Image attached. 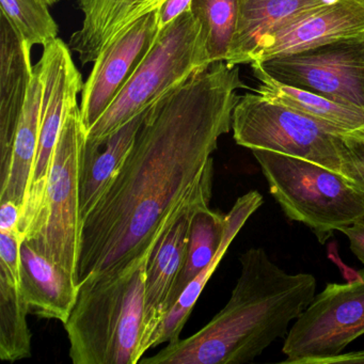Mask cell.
Wrapping results in <instances>:
<instances>
[{
	"mask_svg": "<svg viewBox=\"0 0 364 364\" xmlns=\"http://www.w3.org/2000/svg\"><path fill=\"white\" fill-rule=\"evenodd\" d=\"M238 65L210 63L157 100L131 152L82 221L78 285L127 267L157 244L196 186L245 88Z\"/></svg>",
	"mask_w": 364,
	"mask_h": 364,
	"instance_id": "6da1fadb",
	"label": "cell"
},
{
	"mask_svg": "<svg viewBox=\"0 0 364 364\" xmlns=\"http://www.w3.org/2000/svg\"><path fill=\"white\" fill-rule=\"evenodd\" d=\"M240 276L225 308L189 338L168 343L142 364H242L252 362L274 341L287 338L315 297L313 274H291L263 248L240 257Z\"/></svg>",
	"mask_w": 364,
	"mask_h": 364,
	"instance_id": "7a4b0ae2",
	"label": "cell"
},
{
	"mask_svg": "<svg viewBox=\"0 0 364 364\" xmlns=\"http://www.w3.org/2000/svg\"><path fill=\"white\" fill-rule=\"evenodd\" d=\"M155 246L123 269L89 277L78 285L75 304L63 323L74 364L139 363L146 264Z\"/></svg>",
	"mask_w": 364,
	"mask_h": 364,
	"instance_id": "3957f363",
	"label": "cell"
},
{
	"mask_svg": "<svg viewBox=\"0 0 364 364\" xmlns=\"http://www.w3.org/2000/svg\"><path fill=\"white\" fill-rule=\"evenodd\" d=\"M251 152L285 216L306 225L321 244L334 231L364 219V193L342 174L281 153Z\"/></svg>",
	"mask_w": 364,
	"mask_h": 364,
	"instance_id": "277c9868",
	"label": "cell"
},
{
	"mask_svg": "<svg viewBox=\"0 0 364 364\" xmlns=\"http://www.w3.org/2000/svg\"><path fill=\"white\" fill-rule=\"evenodd\" d=\"M210 65L201 24L188 10L159 31L124 88L87 132V144H101L174 86Z\"/></svg>",
	"mask_w": 364,
	"mask_h": 364,
	"instance_id": "5b68a950",
	"label": "cell"
},
{
	"mask_svg": "<svg viewBox=\"0 0 364 364\" xmlns=\"http://www.w3.org/2000/svg\"><path fill=\"white\" fill-rule=\"evenodd\" d=\"M86 135L76 101L68 112L50 159L39 218L25 237L40 253L69 272L76 281L82 225L80 161Z\"/></svg>",
	"mask_w": 364,
	"mask_h": 364,
	"instance_id": "8992f818",
	"label": "cell"
},
{
	"mask_svg": "<svg viewBox=\"0 0 364 364\" xmlns=\"http://www.w3.org/2000/svg\"><path fill=\"white\" fill-rule=\"evenodd\" d=\"M238 146L306 159L342 173L343 136L259 93L240 97L232 116Z\"/></svg>",
	"mask_w": 364,
	"mask_h": 364,
	"instance_id": "52a82bcc",
	"label": "cell"
},
{
	"mask_svg": "<svg viewBox=\"0 0 364 364\" xmlns=\"http://www.w3.org/2000/svg\"><path fill=\"white\" fill-rule=\"evenodd\" d=\"M262 201L257 191H250L240 197L227 215L210 210V203L198 208L191 221L184 267L172 289L169 312L164 319L166 333L178 336L182 332L232 240Z\"/></svg>",
	"mask_w": 364,
	"mask_h": 364,
	"instance_id": "ba28073f",
	"label": "cell"
},
{
	"mask_svg": "<svg viewBox=\"0 0 364 364\" xmlns=\"http://www.w3.org/2000/svg\"><path fill=\"white\" fill-rule=\"evenodd\" d=\"M364 334V269L345 284L330 283L296 319L282 351V363L321 364L340 355Z\"/></svg>",
	"mask_w": 364,
	"mask_h": 364,
	"instance_id": "9c48e42d",
	"label": "cell"
},
{
	"mask_svg": "<svg viewBox=\"0 0 364 364\" xmlns=\"http://www.w3.org/2000/svg\"><path fill=\"white\" fill-rule=\"evenodd\" d=\"M43 82L39 146L33 178L21 208L20 231L26 237L35 227L48 184L50 159L70 107L77 101L84 82L72 58L71 48L61 39L43 48L38 61Z\"/></svg>",
	"mask_w": 364,
	"mask_h": 364,
	"instance_id": "30bf717a",
	"label": "cell"
},
{
	"mask_svg": "<svg viewBox=\"0 0 364 364\" xmlns=\"http://www.w3.org/2000/svg\"><path fill=\"white\" fill-rule=\"evenodd\" d=\"M282 84L364 109V37L253 63Z\"/></svg>",
	"mask_w": 364,
	"mask_h": 364,
	"instance_id": "8fae6325",
	"label": "cell"
},
{
	"mask_svg": "<svg viewBox=\"0 0 364 364\" xmlns=\"http://www.w3.org/2000/svg\"><path fill=\"white\" fill-rule=\"evenodd\" d=\"M213 178L214 159H210L199 182L178 206L173 220L164 232L149 257L141 343L144 355L150 349L151 340L169 312L170 296L186 259L191 221L200 206L210 203Z\"/></svg>",
	"mask_w": 364,
	"mask_h": 364,
	"instance_id": "7c38bea8",
	"label": "cell"
},
{
	"mask_svg": "<svg viewBox=\"0 0 364 364\" xmlns=\"http://www.w3.org/2000/svg\"><path fill=\"white\" fill-rule=\"evenodd\" d=\"M159 33L155 10L134 22L102 50L82 90L80 116L86 132L117 99L146 58Z\"/></svg>",
	"mask_w": 364,
	"mask_h": 364,
	"instance_id": "4fadbf2b",
	"label": "cell"
},
{
	"mask_svg": "<svg viewBox=\"0 0 364 364\" xmlns=\"http://www.w3.org/2000/svg\"><path fill=\"white\" fill-rule=\"evenodd\" d=\"M359 37H364V0H336L267 36L252 63Z\"/></svg>",
	"mask_w": 364,
	"mask_h": 364,
	"instance_id": "5bb4252c",
	"label": "cell"
},
{
	"mask_svg": "<svg viewBox=\"0 0 364 364\" xmlns=\"http://www.w3.org/2000/svg\"><path fill=\"white\" fill-rule=\"evenodd\" d=\"M20 236L0 233V359L16 362L31 355L28 304L21 287Z\"/></svg>",
	"mask_w": 364,
	"mask_h": 364,
	"instance_id": "9a60e30c",
	"label": "cell"
},
{
	"mask_svg": "<svg viewBox=\"0 0 364 364\" xmlns=\"http://www.w3.org/2000/svg\"><path fill=\"white\" fill-rule=\"evenodd\" d=\"M20 253L21 287L29 313L65 323L77 298V281L27 240H23Z\"/></svg>",
	"mask_w": 364,
	"mask_h": 364,
	"instance_id": "2e32d148",
	"label": "cell"
},
{
	"mask_svg": "<svg viewBox=\"0 0 364 364\" xmlns=\"http://www.w3.org/2000/svg\"><path fill=\"white\" fill-rule=\"evenodd\" d=\"M42 82L39 63L33 65V82L14 134L11 149L0 159V202L12 201L22 208L33 178L41 125Z\"/></svg>",
	"mask_w": 364,
	"mask_h": 364,
	"instance_id": "e0dca14e",
	"label": "cell"
},
{
	"mask_svg": "<svg viewBox=\"0 0 364 364\" xmlns=\"http://www.w3.org/2000/svg\"><path fill=\"white\" fill-rule=\"evenodd\" d=\"M33 76L31 48L0 16V159L11 149Z\"/></svg>",
	"mask_w": 364,
	"mask_h": 364,
	"instance_id": "ac0fdd59",
	"label": "cell"
},
{
	"mask_svg": "<svg viewBox=\"0 0 364 364\" xmlns=\"http://www.w3.org/2000/svg\"><path fill=\"white\" fill-rule=\"evenodd\" d=\"M166 0H78L84 20L69 46L82 65L97 60L102 50L127 27L159 9Z\"/></svg>",
	"mask_w": 364,
	"mask_h": 364,
	"instance_id": "d6986e66",
	"label": "cell"
},
{
	"mask_svg": "<svg viewBox=\"0 0 364 364\" xmlns=\"http://www.w3.org/2000/svg\"><path fill=\"white\" fill-rule=\"evenodd\" d=\"M336 0H238V20L225 63L251 65L261 42L284 25Z\"/></svg>",
	"mask_w": 364,
	"mask_h": 364,
	"instance_id": "ffe728a7",
	"label": "cell"
},
{
	"mask_svg": "<svg viewBox=\"0 0 364 364\" xmlns=\"http://www.w3.org/2000/svg\"><path fill=\"white\" fill-rule=\"evenodd\" d=\"M148 110L125 123L101 144H89L85 141L80 181L82 221L99 203L131 152Z\"/></svg>",
	"mask_w": 364,
	"mask_h": 364,
	"instance_id": "44dd1931",
	"label": "cell"
},
{
	"mask_svg": "<svg viewBox=\"0 0 364 364\" xmlns=\"http://www.w3.org/2000/svg\"><path fill=\"white\" fill-rule=\"evenodd\" d=\"M251 67L253 75L259 80L255 93L309 117L340 135L351 136L364 141L362 108L338 103L311 91L282 84L265 73L259 65H251Z\"/></svg>",
	"mask_w": 364,
	"mask_h": 364,
	"instance_id": "7402d4cb",
	"label": "cell"
},
{
	"mask_svg": "<svg viewBox=\"0 0 364 364\" xmlns=\"http://www.w3.org/2000/svg\"><path fill=\"white\" fill-rule=\"evenodd\" d=\"M210 63L227 61L238 20V0H193Z\"/></svg>",
	"mask_w": 364,
	"mask_h": 364,
	"instance_id": "603a6c76",
	"label": "cell"
},
{
	"mask_svg": "<svg viewBox=\"0 0 364 364\" xmlns=\"http://www.w3.org/2000/svg\"><path fill=\"white\" fill-rule=\"evenodd\" d=\"M0 5L1 16L31 50L58 39V24L46 0H0Z\"/></svg>",
	"mask_w": 364,
	"mask_h": 364,
	"instance_id": "cb8c5ba5",
	"label": "cell"
},
{
	"mask_svg": "<svg viewBox=\"0 0 364 364\" xmlns=\"http://www.w3.org/2000/svg\"><path fill=\"white\" fill-rule=\"evenodd\" d=\"M342 176L364 193V141L343 136Z\"/></svg>",
	"mask_w": 364,
	"mask_h": 364,
	"instance_id": "d4e9b609",
	"label": "cell"
},
{
	"mask_svg": "<svg viewBox=\"0 0 364 364\" xmlns=\"http://www.w3.org/2000/svg\"><path fill=\"white\" fill-rule=\"evenodd\" d=\"M193 0H166L157 9L159 31L171 24L178 16L191 10Z\"/></svg>",
	"mask_w": 364,
	"mask_h": 364,
	"instance_id": "484cf974",
	"label": "cell"
},
{
	"mask_svg": "<svg viewBox=\"0 0 364 364\" xmlns=\"http://www.w3.org/2000/svg\"><path fill=\"white\" fill-rule=\"evenodd\" d=\"M0 203V231L21 233V206L12 201Z\"/></svg>",
	"mask_w": 364,
	"mask_h": 364,
	"instance_id": "4316f807",
	"label": "cell"
},
{
	"mask_svg": "<svg viewBox=\"0 0 364 364\" xmlns=\"http://www.w3.org/2000/svg\"><path fill=\"white\" fill-rule=\"evenodd\" d=\"M349 240L351 252L364 264V219L340 230Z\"/></svg>",
	"mask_w": 364,
	"mask_h": 364,
	"instance_id": "83f0119b",
	"label": "cell"
},
{
	"mask_svg": "<svg viewBox=\"0 0 364 364\" xmlns=\"http://www.w3.org/2000/svg\"><path fill=\"white\" fill-rule=\"evenodd\" d=\"M334 363H364V349L333 355V357L323 360L321 364Z\"/></svg>",
	"mask_w": 364,
	"mask_h": 364,
	"instance_id": "f1b7e54d",
	"label": "cell"
},
{
	"mask_svg": "<svg viewBox=\"0 0 364 364\" xmlns=\"http://www.w3.org/2000/svg\"><path fill=\"white\" fill-rule=\"evenodd\" d=\"M46 3L48 4V5L52 6L54 5V0H46Z\"/></svg>",
	"mask_w": 364,
	"mask_h": 364,
	"instance_id": "f546056e",
	"label": "cell"
},
{
	"mask_svg": "<svg viewBox=\"0 0 364 364\" xmlns=\"http://www.w3.org/2000/svg\"><path fill=\"white\" fill-rule=\"evenodd\" d=\"M59 1H61V0H54L55 4L59 3Z\"/></svg>",
	"mask_w": 364,
	"mask_h": 364,
	"instance_id": "4dcf8cb0",
	"label": "cell"
}]
</instances>
